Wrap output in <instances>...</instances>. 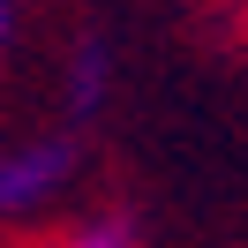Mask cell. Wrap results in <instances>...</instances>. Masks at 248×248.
<instances>
[{
  "instance_id": "1",
  "label": "cell",
  "mask_w": 248,
  "mask_h": 248,
  "mask_svg": "<svg viewBox=\"0 0 248 248\" xmlns=\"http://www.w3.org/2000/svg\"><path fill=\"white\" fill-rule=\"evenodd\" d=\"M68 181V143H23L0 158V211H31Z\"/></svg>"
},
{
  "instance_id": "2",
  "label": "cell",
  "mask_w": 248,
  "mask_h": 248,
  "mask_svg": "<svg viewBox=\"0 0 248 248\" xmlns=\"http://www.w3.org/2000/svg\"><path fill=\"white\" fill-rule=\"evenodd\" d=\"M98 91H106V53L91 46V53H76V106L91 113V106H98Z\"/></svg>"
},
{
  "instance_id": "3",
  "label": "cell",
  "mask_w": 248,
  "mask_h": 248,
  "mask_svg": "<svg viewBox=\"0 0 248 248\" xmlns=\"http://www.w3.org/2000/svg\"><path fill=\"white\" fill-rule=\"evenodd\" d=\"M0 38H8V0H0Z\"/></svg>"
}]
</instances>
